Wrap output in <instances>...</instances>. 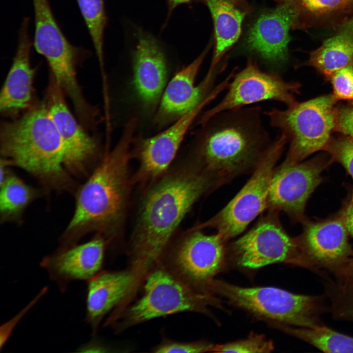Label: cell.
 <instances>
[{"label":"cell","mask_w":353,"mask_h":353,"mask_svg":"<svg viewBox=\"0 0 353 353\" xmlns=\"http://www.w3.org/2000/svg\"><path fill=\"white\" fill-rule=\"evenodd\" d=\"M325 150L344 167L353 180V138L345 136L331 139Z\"/></svg>","instance_id":"cell-30"},{"label":"cell","mask_w":353,"mask_h":353,"mask_svg":"<svg viewBox=\"0 0 353 353\" xmlns=\"http://www.w3.org/2000/svg\"><path fill=\"white\" fill-rule=\"evenodd\" d=\"M86 321L93 334L102 318L137 287L136 274L130 269L121 271H100L88 281Z\"/></svg>","instance_id":"cell-22"},{"label":"cell","mask_w":353,"mask_h":353,"mask_svg":"<svg viewBox=\"0 0 353 353\" xmlns=\"http://www.w3.org/2000/svg\"><path fill=\"white\" fill-rule=\"evenodd\" d=\"M262 108L245 106L220 112L202 125L193 156L214 188L252 172L272 144Z\"/></svg>","instance_id":"cell-3"},{"label":"cell","mask_w":353,"mask_h":353,"mask_svg":"<svg viewBox=\"0 0 353 353\" xmlns=\"http://www.w3.org/2000/svg\"><path fill=\"white\" fill-rule=\"evenodd\" d=\"M29 18L25 17L21 23L15 54L0 93L1 114L12 119L35 104L33 83L36 68L30 62L33 41L29 33Z\"/></svg>","instance_id":"cell-19"},{"label":"cell","mask_w":353,"mask_h":353,"mask_svg":"<svg viewBox=\"0 0 353 353\" xmlns=\"http://www.w3.org/2000/svg\"><path fill=\"white\" fill-rule=\"evenodd\" d=\"M345 28V31L347 32L353 37V19L347 23Z\"/></svg>","instance_id":"cell-38"},{"label":"cell","mask_w":353,"mask_h":353,"mask_svg":"<svg viewBox=\"0 0 353 353\" xmlns=\"http://www.w3.org/2000/svg\"><path fill=\"white\" fill-rule=\"evenodd\" d=\"M209 47L177 72L167 84L156 110L154 118L156 124L161 126L175 122L197 107L212 91L218 74L223 69L221 67L213 71L208 70L202 80L195 85L196 77Z\"/></svg>","instance_id":"cell-17"},{"label":"cell","mask_w":353,"mask_h":353,"mask_svg":"<svg viewBox=\"0 0 353 353\" xmlns=\"http://www.w3.org/2000/svg\"><path fill=\"white\" fill-rule=\"evenodd\" d=\"M145 278L143 295L125 310L117 330L181 312L208 314L209 306L221 307L213 294L194 289L166 266L157 265Z\"/></svg>","instance_id":"cell-6"},{"label":"cell","mask_w":353,"mask_h":353,"mask_svg":"<svg viewBox=\"0 0 353 353\" xmlns=\"http://www.w3.org/2000/svg\"><path fill=\"white\" fill-rule=\"evenodd\" d=\"M339 277L341 294L353 297V254L348 262L335 272Z\"/></svg>","instance_id":"cell-34"},{"label":"cell","mask_w":353,"mask_h":353,"mask_svg":"<svg viewBox=\"0 0 353 353\" xmlns=\"http://www.w3.org/2000/svg\"><path fill=\"white\" fill-rule=\"evenodd\" d=\"M133 57V83L142 107L156 110L167 85L165 56L152 35L139 31Z\"/></svg>","instance_id":"cell-21"},{"label":"cell","mask_w":353,"mask_h":353,"mask_svg":"<svg viewBox=\"0 0 353 353\" xmlns=\"http://www.w3.org/2000/svg\"><path fill=\"white\" fill-rule=\"evenodd\" d=\"M0 145L1 157L32 175L47 189H75L64 166L63 142L44 101L1 122Z\"/></svg>","instance_id":"cell-4"},{"label":"cell","mask_w":353,"mask_h":353,"mask_svg":"<svg viewBox=\"0 0 353 353\" xmlns=\"http://www.w3.org/2000/svg\"><path fill=\"white\" fill-rule=\"evenodd\" d=\"M349 303L340 309L339 314L342 318L353 320V297L349 298Z\"/></svg>","instance_id":"cell-37"},{"label":"cell","mask_w":353,"mask_h":353,"mask_svg":"<svg viewBox=\"0 0 353 353\" xmlns=\"http://www.w3.org/2000/svg\"><path fill=\"white\" fill-rule=\"evenodd\" d=\"M93 43L102 76H104L103 40L107 24L104 0H76Z\"/></svg>","instance_id":"cell-27"},{"label":"cell","mask_w":353,"mask_h":353,"mask_svg":"<svg viewBox=\"0 0 353 353\" xmlns=\"http://www.w3.org/2000/svg\"><path fill=\"white\" fill-rule=\"evenodd\" d=\"M214 187L193 158L149 191L140 207L131 244V269L139 279L159 263L175 230L194 203Z\"/></svg>","instance_id":"cell-1"},{"label":"cell","mask_w":353,"mask_h":353,"mask_svg":"<svg viewBox=\"0 0 353 353\" xmlns=\"http://www.w3.org/2000/svg\"><path fill=\"white\" fill-rule=\"evenodd\" d=\"M309 64L329 78L336 71L353 65V37L344 31L326 40L310 55Z\"/></svg>","instance_id":"cell-24"},{"label":"cell","mask_w":353,"mask_h":353,"mask_svg":"<svg viewBox=\"0 0 353 353\" xmlns=\"http://www.w3.org/2000/svg\"><path fill=\"white\" fill-rule=\"evenodd\" d=\"M221 93L220 87H215L197 107L174 122L164 130L152 137H141L135 140V152L139 162L137 176L140 179H153L167 170L196 118Z\"/></svg>","instance_id":"cell-18"},{"label":"cell","mask_w":353,"mask_h":353,"mask_svg":"<svg viewBox=\"0 0 353 353\" xmlns=\"http://www.w3.org/2000/svg\"><path fill=\"white\" fill-rule=\"evenodd\" d=\"M205 290L220 295L232 304L273 322L303 328L322 325L318 297L274 287H241L214 279L208 283Z\"/></svg>","instance_id":"cell-5"},{"label":"cell","mask_w":353,"mask_h":353,"mask_svg":"<svg viewBox=\"0 0 353 353\" xmlns=\"http://www.w3.org/2000/svg\"><path fill=\"white\" fill-rule=\"evenodd\" d=\"M301 87L298 81H286L279 73L263 71L250 56L245 67L236 71L223 98L202 115L198 124L203 125L220 112L267 101L291 106L297 102L295 95Z\"/></svg>","instance_id":"cell-10"},{"label":"cell","mask_w":353,"mask_h":353,"mask_svg":"<svg viewBox=\"0 0 353 353\" xmlns=\"http://www.w3.org/2000/svg\"><path fill=\"white\" fill-rule=\"evenodd\" d=\"M169 3V8L170 11L173 10L175 7L178 5L189 2L192 0H168ZM234 4L240 8H243L246 6L247 4L246 0H229Z\"/></svg>","instance_id":"cell-36"},{"label":"cell","mask_w":353,"mask_h":353,"mask_svg":"<svg viewBox=\"0 0 353 353\" xmlns=\"http://www.w3.org/2000/svg\"><path fill=\"white\" fill-rule=\"evenodd\" d=\"M65 95L50 73L44 102L59 133L64 148V166L76 176L89 174L100 154L97 139L90 135L67 105Z\"/></svg>","instance_id":"cell-13"},{"label":"cell","mask_w":353,"mask_h":353,"mask_svg":"<svg viewBox=\"0 0 353 353\" xmlns=\"http://www.w3.org/2000/svg\"><path fill=\"white\" fill-rule=\"evenodd\" d=\"M292 5L299 14L301 11L319 15L340 10L348 4L350 0H275Z\"/></svg>","instance_id":"cell-29"},{"label":"cell","mask_w":353,"mask_h":353,"mask_svg":"<svg viewBox=\"0 0 353 353\" xmlns=\"http://www.w3.org/2000/svg\"><path fill=\"white\" fill-rule=\"evenodd\" d=\"M334 130L353 138V105L336 108Z\"/></svg>","instance_id":"cell-33"},{"label":"cell","mask_w":353,"mask_h":353,"mask_svg":"<svg viewBox=\"0 0 353 353\" xmlns=\"http://www.w3.org/2000/svg\"><path fill=\"white\" fill-rule=\"evenodd\" d=\"M287 143L283 135H278L239 192L215 215L191 229L214 228L226 242L241 234L268 208L272 176Z\"/></svg>","instance_id":"cell-8"},{"label":"cell","mask_w":353,"mask_h":353,"mask_svg":"<svg viewBox=\"0 0 353 353\" xmlns=\"http://www.w3.org/2000/svg\"><path fill=\"white\" fill-rule=\"evenodd\" d=\"M212 344L207 342H179L165 340L154 348V352L161 353H198L209 352Z\"/></svg>","instance_id":"cell-32"},{"label":"cell","mask_w":353,"mask_h":353,"mask_svg":"<svg viewBox=\"0 0 353 353\" xmlns=\"http://www.w3.org/2000/svg\"><path fill=\"white\" fill-rule=\"evenodd\" d=\"M136 123L135 118L126 123L117 145L77 189L74 214L60 238V247L75 245L92 232L102 235L106 243L117 233L129 191L130 148Z\"/></svg>","instance_id":"cell-2"},{"label":"cell","mask_w":353,"mask_h":353,"mask_svg":"<svg viewBox=\"0 0 353 353\" xmlns=\"http://www.w3.org/2000/svg\"><path fill=\"white\" fill-rule=\"evenodd\" d=\"M339 216L349 234L353 237V196L345 205Z\"/></svg>","instance_id":"cell-35"},{"label":"cell","mask_w":353,"mask_h":353,"mask_svg":"<svg viewBox=\"0 0 353 353\" xmlns=\"http://www.w3.org/2000/svg\"><path fill=\"white\" fill-rule=\"evenodd\" d=\"M349 235L339 215L323 221L305 222L302 234L296 238L303 266L337 271L353 254Z\"/></svg>","instance_id":"cell-16"},{"label":"cell","mask_w":353,"mask_h":353,"mask_svg":"<svg viewBox=\"0 0 353 353\" xmlns=\"http://www.w3.org/2000/svg\"><path fill=\"white\" fill-rule=\"evenodd\" d=\"M231 247L237 264L244 268L257 269L276 263L303 265L296 238L287 233L275 210H270Z\"/></svg>","instance_id":"cell-11"},{"label":"cell","mask_w":353,"mask_h":353,"mask_svg":"<svg viewBox=\"0 0 353 353\" xmlns=\"http://www.w3.org/2000/svg\"><path fill=\"white\" fill-rule=\"evenodd\" d=\"M326 165L320 158L298 162L285 159L273 175L268 207L303 220L306 203L321 182L322 172Z\"/></svg>","instance_id":"cell-14"},{"label":"cell","mask_w":353,"mask_h":353,"mask_svg":"<svg viewBox=\"0 0 353 353\" xmlns=\"http://www.w3.org/2000/svg\"><path fill=\"white\" fill-rule=\"evenodd\" d=\"M273 325L326 353H353V337L321 325L314 328H294L273 322Z\"/></svg>","instance_id":"cell-26"},{"label":"cell","mask_w":353,"mask_h":353,"mask_svg":"<svg viewBox=\"0 0 353 353\" xmlns=\"http://www.w3.org/2000/svg\"><path fill=\"white\" fill-rule=\"evenodd\" d=\"M34 14L33 46L46 60L50 73L61 89L72 94L80 86L77 67L90 56V51L72 45L59 26L49 0H32Z\"/></svg>","instance_id":"cell-9"},{"label":"cell","mask_w":353,"mask_h":353,"mask_svg":"<svg viewBox=\"0 0 353 353\" xmlns=\"http://www.w3.org/2000/svg\"><path fill=\"white\" fill-rule=\"evenodd\" d=\"M337 100L333 94L323 95L285 109L274 107L264 112L271 126L279 130L289 144L285 159L301 162L326 149L334 130Z\"/></svg>","instance_id":"cell-7"},{"label":"cell","mask_w":353,"mask_h":353,"mask_svg":"<svg viewBox=\"0 0 353 353\" xmlns=\"http://www.w3.org/2000/svg\"><path fill=\"white\" fill-rule=\"evenodd\" d=\"M106 241L100 234L89 241L59 248L42 260L41 265L62 291L74 280L89 281L101 271Z\"/></svg>","instance_id":"cell-20"},{"label":"cell","mask_w":353,"mask_h":353,"mask_svg":"<svg viewBox=\"0 0 353 353\" xmlns=\"http://www.w3.org/2000/svg\"><path fill=\"white\" fill-rule=\"evenodd\" d=\"M40 191L8 172L0 180L1 223L19 221L27 206L40 196Z\"/></svg>","instance_id":"cell-25"},{"label":"cell","mask_w":353,"mask_h":353,"mask_svg":"<svg viewBox=\"0 0 353 353\" xmlns=\"http://www.w3.org/2000/svg\"><path fill=\"white\" fill-rule=\"evenodd\" d=\"M226 242L217 233L190 229L172 250L167 267L194 289L206 293L207 285L224 265Z\"/></svg>","instance_id":"cell-12"},{"label":"cell","mask_w":353,"mask_h":353,"mask_svg":"<svg viewBox=\"0 0 353 353\" xmlns=\"http://www.w3.org/2000/svg\"><path fill=\"white\" fill-rule=\"evenodd\" d=\"M214 25L215 48L209 70L218 66L225 53L238 39L247 13L229 0H204Z\"/></svg>","instance_id":"cell-23"},{"label":"cell","mask_w":353,"mask_h":353,"mask_svg":"<svg viewBox=\"0 0 353 353\" xmlns=\"http://www.w3.org/2000/svg\"><path fill=\"white\" fill-rule=\"evenodd\" d=\"M329 79L337 100H353V65L336 71Z\"/></svg>","instance_id":"cell-31"},{"label":"cell","mask_w":353,"mask_h":353,"mask_svg":"<svg viewBox=\"0 0 353 353\" xmlns=\"http://www.w3.org/2000/svg\"><path fill=\"white\" fill-rule=\"evenodd\" d=\"M274 349L273 343L267 340L263 335L252 334L248 338L213 345L209 352L216 353H270Z\"/></svg>","instance_id":"cell-28"},{"label":"cell","mask_w":353,"mask_h":353,"mask_svg":"<svg viewBox=\"0 0 353 353\" xmlns=\"http://www.w3.org/2000/svg\"><path fill=\"white\" fill-rule=\"evenodd\" d=\"M257 18L249 30L247 49L257 55L270 68L279 71L288 59L289 30L298 21L299 14L290 4L279 2Z\"/></svg>","instance_id":"cell-15"}]
</instances>
